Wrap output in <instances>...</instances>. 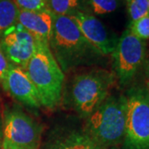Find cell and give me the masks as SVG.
I'll return each mask as SVG.
<instances>
[{
	"instance_id": "6da1fadb",
	"label": "cell",
	"mask_w": 149,
	"mask_h": 149,
	"mask_svg": "<svg viewBox=\"0 0 149 149\" xmlns=\"http://www.w3.org/2000/svg\"><path fill=\"white\" fill-rule=\"evenodd\" d=\"M49 46L63 70L88 62L100 54L81 34L77 25L68 16H53ZM51 49V50H52Z\"/></svg>"
},
{
	"instance_id": "7a4b0ae2",
	"label": "cell",
	"mask_w": 149,
	"mask_h": 149,
	"mask_svg": "<svg viewBox=\"0 0 149 149\" xmlns=\"http://www.w3.org/2000/svg\"><path fill=\"white\" fill-rule=\"evenodd\" d=\"M24 70L37 89L41 104L53 109L60 101L65 76L49 43L40 40Z\"/></svg>"
},
{
	"instance_id": "3957f363",
	"label": "cell",
	"mask_w": 149,
	"mask_h": 149,
	"mask_svg": "<svg viewBox=\"0 0 149 149\" xmlns=\"http://www.w3.org/2000/svg\"><path fill=\"white\" fill-rule=\"evenodd\" d=\"M126 123V98L106 99L89 115V137L103 147L113 146L123 140Z\"/></svg>"
},
{
	"instance_id": "277c9868",
	"label": "cell",
	"mask_w": 149,
	"mask_h": 149,
	"mask_svg": "<svg viewBox=\"0 0 149 149\" xmlns=\"http://www.w3.org/2000/svg\"><path fill=\"white\" fill-rule=\"evenodd\" d=\"M126 98L123 149H149V93L147 87L133 88Z\"/></svg>"
},
{
	"instance_id": "5b68a950",
	"label": "cell",
	"mask_w": 149,
	"mask_h": 149,
	"mask_svg": "<svg viewBox=\"0 0 149 149\" xmlns=\"http://www.w3.org/2000/svg\"><path fill=\"white\" fill-rule=\"evenodd\" d=\"M41 130L23 112L9 110L3 127L2 149H39Z\"/></svg>"
},
{
	"instance_id": "8992f818",
	"label": "cell",
	"mask_w": 149,
	"mask_h": 149,
	"mask_svg": "<svg viewBox=\"0 0 149 149\" xmlns=\"http://www.w3.org/2000/svg\"><path fill=\"white\" fill-rule=\"evenodd\" d=\"M146 47L143 40L128 29L118 41L113 52L114 68L122 85H127L138 73L145 57Z\"/></svg>"
},
{
	"instance_id": "52a82bcc",
	"label": "cell",
	"mask_w": 149,
	"mask_h": 149,
	"mask_svg": "<svg viewBox=\"0 0 149 149\" xmlns=\"http://www.w3.org/2000/svg\"><path fill=\"white\" fill-rule=\"evenodd\" d=\"M108 80L96 73L80 74L74 79L71 95L74 106L82 115L89 116L106 100Z\"/></svg>"
},
{
	"instance_id": "ba28073f",
	"label": "cell",
	"mask_w": 149,
	"mask_h": 149,
	"mask_svg": "<svg viewBox=\"0 0 149 149\" xmlns=\"http://www.w3.org/2000/svg\"><path fill=\"white\" fill-rule=\"evenodd\" d=\"M39 41L17 22L2 34L0 45L11 64L24 70L35 53Z\"/></svg>"
},
{
	"instance_id": "9c48e42d",
	"label": "cell",
	"mask_w": 149,
	"mask_h": 149,
	"mask_svg": "<svg viewBox=\"0 0 149 149\" xmlns=\"http://www.w3.org/2000/svg\"><path fill=\"white\" fill-rule=\"evenodd\" d=\"M70 17L75 22L81 34L100 54L113 53L118 41L95 17L84 11L77 12Z\"/></svg>"
},
{
	"instance_id": "30bf717a",
	"label": "cell",
	"mask_w": 149,
	"mask_h": 149,
	"mask_svg": "<svg viewBox=\"0 0 149 149\" xmlns=\"http://www.w3.org/2000/svg\"><path fill=\"white\" fill-rule=\"evenodd\" d=\"M3 87L14 99L27 106L38 108L42 105L35 85L20 67L11 64Z\"/></svg>"
},
{
	"instance_id": "8fae6325",
	"label": "cell",
	"mask_w": 149,
	"mask_h": 149,
	"mask_svg": "<svg viewBox=\"0 0 149 149\" xmlns=\"http://www.w3.org/2000/svg\"><path fill=\"white\" fill-rule=\"evenodd\" d=\"M17 22L34 37L49 43L52 32L53 17L48 10H18Z\"/></svg>"
},
{
	"instance_id": "7c38bea8",
	"label": "cell",
	"mask_w": 149,
	"mask_h": 149,
	"mask_svg": "<svg viewBox=\"0 0 149 149\" xmlns=\"http://www.w3.org/2000/svg\"><path fill=\"white\" fill-rule=\"evenodd\" d=\"M84 0H48L47 9L53 16H71L83 11Z\"/></svg>"
},
{
	"instance_id": "4fadbf2b",
	"label": "cell",
	"mask_w": 149,
	"mask_h": 149,
	"mask_svg": "<svg viewBox=\"0 0 149 149\" xmlns=\"http://www.w3.org/2000/svg\"><path fill=\"white\" fill-rule=\"evenodd\" d=\"M18 8L13 0H0V36L17 22Z\"/></svg>"
},
{
	"instance_id": "5bb4252c",
	"label": "cell",
	"mask_w": 149,
	"mask_h": 149,
	"mask_svg": "<svg viewBox=\"0 0 149 149\" xmlns=\"http://www.w3.org/2000/svg\"><path fill=\"white\" fill-rule=\"evenodd\" d=\"M59 149H107L85 135L73 134L65 140Z\"/></svg>"
},
{
	"instance_id": "9a60e30c",
	"label": "cell",
	"mask_w": 149,
	"mask_h": 149,
	"mask_svg": "<svg viewBox=\"0 0 149 149\" xmlns=\"http://www.w3.org/2000/svg\"><path fill=\"white\" fill-rule=\"evenodd\" d=\"M128 11L132 22L149 16L148 0H130L128 4Z\"/></svg>"
},
{
	"instance_id": "2e32d148",
	"label": "cell",
	"mask_w": 149,
	"mask_h": 149,
	"mask_svg": "<svg viewBox=\"0 0 149 149\" xmlns=\"http://www.w3.org/2000/svg\"><path fill=\"white\" fill-rule=\"evenodd\" d=\"M88 3L96 15L110 13L118 8V0H88Z\"/></svg>"
},
{
	"instance_id": "e0dca14e",
	"label": "cell",
	"mask_w": 149,
	"mask_h": 149,
	"mask_svg": "<svg viewBox=\"0 0 149 149\" xmlns=\"http://www.w3.org/2000/svg\"><path fill=\"white\" fill-rule=\"evenodd\" d=\"M129 30L134 36L141 40L149 39V16L142 17L135 22H131Z\"/></svg>"
},
{
	"instance_id": "ac0fdd59",
	"label": "cell",
	"mask_w": 149,
	"mask_h": 149,
	"mask_svg": "<svg viewBox=\"0 0 149 149\" xmlns=\"http://www.w3.org/2000/svg\"><path fill=\"white\" fill-rule=\"evenodd\" d=\"M13 2L18 10L34 12L48 10V0H13Z\"/></svg>"
},
{
	"instance_id": "d6986e66",
	"label": "cell",
	"mask_w": 149,
	"mask_h": 149,
	"mask_svg": "<svg viewBox=\"0 0 149 149\" xmlns=\"http://www.w3.org/2000/svg\"><path fill=\"white\" fill-rule=\"evenodd\" d=\"M10 65L11 63L8 61L0 45V83L2 84V85H3L5 82L6 77L8 72V70L10 68Z\"/></svg>"
},
{
	"instance_id": "ffe728a7",
	"label": "cell",
	"mask_w": 149,
	"mask_h": 149,
	"mask_svg": "<svg viewBox=\"0 0 149 149\" xmlns=\"http://www.w3.org/2000/svg\"><path fill=\"white\" fill-rule=\"evenodd\" d=\"M2 139H3V128H2V123L0 121V149L2 148Z\"/></svg>"
},
{
	"instance_id": "44dd1931",
	"label": "cell",
	"mask_w": 149,
	"mask_h": 149,
	"mask_svg": "<svg viewBox=\"0 0 149 149\" xmlns=\"http://www.w3.org/2000/svg\"><path fill=\"white\" fill-rule=\"evenodd\" d=\"M147 74L148 76V83H149V64L148 65V68H147Z\"/></svg>"
},
{
	"instance_id": "7402d4cb",
	"label": "cell",
	"mask_w": 149,
	"mask_h": 149,
	"mask_svg": "<svg viewBox=\"0 0 149 149\" xmlns=\"http://www.w3.org/2000/svg\"><path fill=\"white\" fill-rule=\"evenodd\" d=\"M147 88H148V91L149 93V83H147Z\"/></svg>"
},
{
	"instance_id": "603a6c76",
	"label": "cell",
	"mask_w": 149,
	"mask_h": 149,
	"mask_svg": "<svg viewBox=\"0 0 149 149\" xmlns=\"http://www.w3.org/2000/svg\"><path fill=\"white\" fill-rule=\"evenodd\" d=\"M148 11H149V0H148Z\"/></svg>"
}]
</instances>
